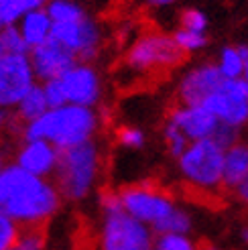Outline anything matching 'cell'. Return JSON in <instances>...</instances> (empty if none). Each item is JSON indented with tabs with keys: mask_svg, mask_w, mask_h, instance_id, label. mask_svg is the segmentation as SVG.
Masks as SVG:
<instances>
[{
	"mask_svg": "<svg viewBox=\"0 0 248 250\" xmlns=\"http://www.w3.org/2000/svg\"><path fill=\"white\" fill-rule=\"evenodd\" d=\"M61 193L47 177H37L17 163L0 169V211L21 226H37L59 209Z\"/></svg>",
	"mask_w": 248,
	"mask_h": 250,
	"instance_id": "obj_1",
	"label": "cell"
},
{
	"mask_svg": "<svg viewBox=\"0 0 248 250\" xmlns=\"http://www.w3.org/2000/svg\"><path fill=\"white\" fill-rule=\"evenodd\" d=\"M100 126V116L90 106L63 104L49 108L41 118L24 122L22 141L43 139L55 145L59 151L94 141V134Z\"/></svg>",
	"mask_w": 248,
	"mask_h": 250,
	"instance_id": "obj_2",
	"label": "cell"
},
{
	"mask_svg": "<svg viewBox=\"0 0 248 250\" xmlns=\"http://www.w3.org/2000/svg\"><path fill=\"white\" fill-rule=\"evenodd\" d=\"M100 146L94 141L61 151L55 169V185L61 197L69 202L88 197L100 175Z\"/></svg>",
	"mask_w": 248,
	"mask_h": 250,
	"instance_id": "obj_3",
	"label": "cell"
},
{
	"mask_svg": "<svg viewBox=\"0 0 248 250\" xmlns=\"http://www.w3.org/2000/svg\"><path fill=\"white\" fill-rule=\"evenodd\" d=\"M177 169L181 177L197 189H218L224 173V148L214 139L191 141L183 155L177 157Z\"/></svg>",
	"mask_w": 248,
	"mask_h": 250,
	"instance_id": "obj_4",
	"label": "cell"
},
{
	"mask_svg": "<svg viewBox=\"0 0 248 250\" xmlns=\"http://www.w3.org/2000/svg\"><path fill=\"white\" fill-rule=\"evenodd\" d=\"M102 216L100 250H155V232L145 222L124 209Z\"/></svg>",
	"mask_w": 248,
	"mask_h": 250,
	"instance_id": "obj_5",
	"label": "cell"
},
{
	"mask_svg": "<svg viewBox=\"0 0 248 250\" xmlns=\"http://www.w3.org/2000/svg\"><path fill=\"white\" fill-rule=\"evenodd\" d=\"M183 49L169 35L148 33L139 37L126 53V65L132 71H153V69H169L181 63Z\"/></svg>",
	"mask_w": 248,
	"mask_h": 250,
	"instance_id": "obj_6",
	"label": "cell"
},
{
	"mask_svg": "<svg viewBox=\"0 0 248 250\" xmlns=\"http://www.w3.org/2000/svg\"><path fill=\"white\" fill-rule=\"evenodd\" d=\"M29 53H12L0 63V108L15 110L31 87L37 85Z\"/></svg>",
	"mask_w": 248,
	"mask_h": 250,
	"instance_id": "obj_7",
	"label": "cell"
},
{
	"mask_svg": "<svg viewBox=\"0 0 248 250\" xmlns=\"http://www.w3.org/2000/svg\"><path fill=\"white\" fill-rule=\"evenodd\" d=\"M51 37L78 57V61H90L96 57L102 45V29L88 15L78 21L53 22Z\"/></svg>",
	"mask_w": 248,
	"mask_h": 250,
	"instance_id": "obj_8",
	"label": "cell"
},
{
	"mask_svg": "<svg viewBox=\"0 0 248 250\" xmlns=\"http://www.w3.org/2000/svg\"><path fill=\"white\" fill-rule=\"evenodd\" d=\"M204 106L222 124L242 128L248 124V87L244 80H224Z\"/></svg>",
	"mask_w": 248,
	"mask_h": 250,
	"instance_id": "obj_9",
	"label": "cell"
},
{
	"mask_svg": "<svg viewBox=\"0 0 248 250\" xmlns=\"http://www.w3.org/2000/svg\"><path fill=\"white\" fill-rule=\"evenodd\" d=\"M120 199H122L124 211H128L132 218L145 222L151 228L175 208V202L167 193L148 185L126 187L124 191H120Z\"/></svg>",
	"mask_w": 248,
	"mask_h": 250,
	"instance_id": "obj_10",
	"label": "cell"
},
{
	"mask_svg": "<svg viewBox=\"0 0 248 250\" xmlns=\"http://www.w3.org/2000/svg\"><path fill=\"white\" fill-rule=\"evenodd\" d=\"M67 104H78V106H90L96 108L100 104L104 85L100 73L96 71V67L90 61H76L63 76L57 78Z\"/></svg>",
	"mask_w": 248,
	"mask_h": 250,
	"instance_id": "obj_11",
	"label": "cell"
},
{
	"mask_svg": "<svg viewBox=\"0 0 248 250\" xmlns=\"http://www.w3.org/2000/svg\"><path fill=\"white\" fill-rule=\"evenodd\" d=\"M226 78L220 73L216 63H200L181 76L177 94L183 104H204Z\"/></svg>",
	"mask_w": 248,
	"mask_h": 250,
	"instance_id": "obj_12",
	"label": "cell"
},
{
	"mask_svg": "<svg viewBox=\"0 0 248 250\" xmlns=\"http://www.w3.org/2000/svg\"><path fill=\"white\" fill-rule=\"evenodd\" d=\"M33 69L37 73L39 82H49V80H57L76 63L78 57L73 55L67 47H63L59 41H55L53 37L43 45L35 47L29 51Z\"/></svg>",
	"mask_w": 248,
	"mask_h": 250,
	"instance_id": "obj_13",
	"label": "cell"
},
{
	"mask_svg": "<svg viewBox=\"0 0 248 250\" xmlns=\"http://www.w3.org/2000/svg\"><path fill=\"white\" fill-rule=\"evenodd\" d=\"M59 148L51 145L49 141L35 139V141H24L19 148L15 163L37 177H49L55 175L57 163H59Z\"/></svg>",
	"mask_w": 248,
	"mask_h": 250,
	"instance_id": "obj_14",
	"label": "cell"
},
{
	"mask_svg": "<svg viewBox=\"0 0 248 250\" xmlns=\"http://www.w3.org/2000/svg\"><path fill=\"white\" fill-rule=\"evenodd\" d=\"M169 120L177 124L189 141L212 139L216 126L220 124L218 118L204 104H181L171 112Z\"/></svg>",
	"mask_w": 248,
	"mask_h": 250,
	"instance_id": "obj_15",
	"label": "cell"
},
{
	"mask_svg": "<svg viewBox=\"0 0 248 250\" xmlns=\"http://www.w3.org/2000/svg\"><path fill=\"white\" fill-rule=\"evenodd\" d=\"M17 29L22 37L24 45L31 51V49L43 45L45 41L51 39V33H53V19L49 17L47 8H37L27 12L19 22H17Z\"/></svg>",
	"mask_w": 248,
	"mask_h": 250,
	"instance_id": "obj_16",
	"label": "cell"
},
{
	"mask_svg": "<svg viewBox=\"0 0 248 250\" xmlns=\"http://www.w3.org/2000/svg\"><path fill=\"white\" fill-rule=\"evenodd\" d=\"M248 177V143H236L224 151V173L222 185L228 189H238V185Z\"/></svg>",
	"mask_w": 248,
	"mask_h": 250,
	"instance_id": "obj_17",
	"label": "cell"
},
{
	"mask_svg": "<svg viewBox=\"0 0 248 250\" xmlns=\"http://www.w3.org/2000/svg\"><path fill=\"white\" fill-rule=\"evenodd\" d=\"M248 61V47L244 45H226L220 49L216 65L226 80H242Z\"/></svg>",
	"mask_w": 248,
	"mask_h": 250,
	"instance_id": "obj_18",
	"label": "cell"
},
{
	"mask_svg": "<svg viewBox=\"0 0 248 250\" xmlns=\"http://www.w3.org/2000/svg\"><path fill=\"white\" fill-rule=\"evenodd\" d=\"M49 108H51V106H49V100L45 96L43 83H37L35 87H31V90L24 94V98L21 100L15 110H17V116L22 122H31V120L41 118Z\"/></svg>",
	"mask_w": 248,
	"mask_h": 250,
	"instance_id": "obj_19",
	"label": "cell"
},
{
	"mask_svg": "<svg viewBox=\"0 0 248 250\" xmlns=\"http://www.w3.org/2000/svg\"><path fill=\"white\" fill-rule=\"evenodd\" d=\"M49 0H0V29L15 24L31 10L45 8Z\"/></svg>",
	"mask_w": 248,
	"mask_h": 250,
	"instance_id": "obj_20",
	"label": "cell"
},
{
	"mask_svg": "<svg viewBox=\"0 0 248 250\" xmlns=\"http://www.w3.org/2000/svg\"><path fill=\"white\" fill-rule=\"evenodd\" d=\"M191 228H193L191 214L187 209L175 206L159 224H155L153 232L155 234H189Z\"/></svg>",
	"mask_w": 248,
	"mask_h": 250,
	"instance_id": "obj_21",
	"label": "cell"
},
{
	"mask_svg": "<svg viewBox=\"0 0 248 250\" xmlns=\"http://www.w3.org/2000/svg\"><path fill=\"white\" fill-rule=\"evenodd\" d=\"M49 17L53 22H67V21H78L85 17V10L76 2V0H49L45 4Z\"/></svg>",
	"mask_w": 248,
	"mask_h": 250,
	"instance_id": "obj_22",
	"label": "cell"
},
{
	"mask_svg": "<svg viewBox=\"0 0 248 250\" xmlns=\"http://www.w3.org/2000/svg\"><path fill=\"white\" fill-rule=\"evenodd\" d=\"M12 53H29L27 45H24L22 37L15 27H2L0 29V63Z\"/></svg>",
	"mask_w": 248,
	"mask_h": 250,
	"instance_id": "obj_23",
	"label": "cell"
},
{
	"mask_svg": "<svg viewBox=\"0 0 248 250\" xmlns=\"http://www.w3.org/2000/svg\"><path fill=\"white\" fill-rule=\"evenodd\" d=\"M163 141H165V146H167V151L171 157H181L183 151L189 146V139L181 132V128L177 126V124H173L169 118L165 122V126H163Z\"/></svg>",
	"mask_w": 248,
	"mask_h": 250,
	"instance_id": "obj_24",
	"label": "cell"
},
{
	"mask_svg": "<svg viewBox=\"0 0 248 250\" xmlns=\"http://www.w3.org/2000/svg\"><path fill=\"white\" fill-rule=\"evenodd\" d=\"M155 250H197L189 234H157Z\"/></svg>",
	"mask_w": 248,
	"mask_h": 250,
	"instance_id": "obj_25",
	"label": "cell"
},
{
	"mask_svg": "<svg viewBox=\"0 0 248 250\" xmlns=\"http://www.w3.org/2000/svg\"><path fill=\"white\" fill-rule=\"evenodd\" d=\"M173 39L177 41V45L183 49V53H195L202 51V49L207 45V37L206 33H197V31H189V29H179Z\"/></svg>",
	"mask_w": 248,
	"mask_h": 250,
	"instance_id": "obj_26",
	"label": "cell"
},
{
	"mask_svg": "<svg viewBox=\"0 0 248 250\" xmlns=\"http://www.w3.org/2000/svg\"><path fill=\"white\" fill-rule=\"evenodd\" d=\"M21 224L12 220L8 214L0 211V250H8L21 236Z\"/></svg>",
	"mask_w": 248,
	"mask_h": 250,
	"instance_id": "obj_27",
	"label": "cell"
},
{
	"mask_svg": "<svg viewBox=\"0 0 248 250\" xmlns=\"http://www.w3.org/2000/svg\"><path fill=\"white\" fill-rule=\"evenodd\" d=\"M118 143L124 148H130V151H139V148L145 146L146 143V134L136 128V126H122L118 130Z\"/></svg>",
	"mask_w": 248,
	"mask_h": 250,
	"instance_id": "obj_28",
	"label": "cell"
},
{
	"mask_svg": "<svg viewBox=\"0 0 248 250\" xmlns=\"http://www.w3.org/2000/svg\"><path fill=\"white\" fill-rule=\"evenodd\" d=\"M181 27L189 31H197V33H206L209 27V21L206 17V12L197 8H187L181 12Z\"/></svg>",
	"mask_w": 248,
	"mask_h": 250,
	"instance_id": "obj_29",
	"label": "cell"
},
{
	"mask_svg": "<svg viewBox=\"0 0 248 250\" xmlns=\"http://www.w3.org/2000/svg\"><path fill=\"white\" fill-rule=\"evenodd\" d=\"M212 139L226 151V148H230L232 145L240 143V128L220 122L218 126H216V130H214V134H212Z\"/></svg>",
	"mask_w": 248,
	"mask_h": 250,
	"instance_id": "obj_30",
	"label": "cell"
},
{
	"mask_svg": "<svg viewBox=\"0 0 248 250\" xmlns=\"http://www.w3.org/2000/svg\"><path fill=\"white\" fill-rule=\"evenodd\" d=\"M41 83H43L45 96H47L49 106H51V108H57V106L67 104L65 94H63V87H61L59 80H49V82H41Z\"/></svg>",
	"mask_w": 248,
	"mask_h": 250,
	"instance_id": "obj_31",
	"label": "cell"
},
{
	"mask_svg": "<svg viewBox=\"0 0 248 250\" xmlns=\"http://www.w3.org/2000/svg\"><path fill=\"white\" fill-rule=\"evenodd\" d=\"M8 250H43V238H41V234H37L35 230L24 232L19 236V240Z\"/></svg>",
	"mask_w": 248,
	"mask_h": 250,
	"instance_id": "obj_32",
	"label": "cell"
},
{
	"mask_svg": "<svg viewBox=\"0 0 248 250\" xmlns=\"http://www.w3.org/2000/svg\"><path fill=\"white\" fill-rule=\"evenodd\" d=\"M100 209H102V214H112V211L124 209V208H122L120 193H116V191H106V193H102V197H100Z\"/></svg>",
	"mask_w": 248,
	"mask_h": 250,
	"instance_id": "obj_33",
	"label": "cell"
},
{
	"mask_svg": "<svg viewBox=\"0 0 248 250\" xmlns=\"http://www.w3.org/2000/svg\"><path fill=\"white\" fill-rule=\"evenodd\" d=\"M236 195L240 197V202L248 204V177L238 185V189H236Z\"/></svg>",
	"mask_w": 248,
	"mask_h": 250,
	"instance_id": "obj_34",
	"label": "cell"
},
{
	"mask_svg": "<svg viewBox=\"0 0 248 250\" xmlns=\"http://www.w3.org/2000/svg\"><path fill=\"white\" fill-rule=\"evenodd\" d=\"M12 116H10V110L8 108H0V130H4L8 124H10Z\"/></svg>",
	"mask_w": 248,
	"mask_h": 250,
	"instance_id": "obj_35",
	"label": "cell"
},
{
	"mask_svg": "<svg viewBox=\"0 0 248 250\" xmlns=\"http://www.w3.org/2000/svg\"><path fill=\"white\" fill-rule=\"evenodd\" d=\"M151 6H155V8H167V6H171L175 0H146Z\"/></svg>",
	"mask_w": 248,
	"mask_h": 250,
	"instance_id": "obj_36",
	"label": "cell"
},
{
	"mask_svg": "<svg viewBox=\"0 0 248 250\" xmlns=\"http://www.w3.org/2000/svg\"><path fill=\"white\" fill-rule=\"evenodd\" d=\"M240 238H242V242H248V226L240 230Z\"/></svg>",
	"mask_w": 248,
	"mask_h": 250,
	"instance_id": "obj_37",
	"label": "cell"
},
{
	"mask_svg": "<svg viewBox=\"0 0 248 250\" xmlns=\"http://www.w3.org/2000/svg\"><path fill=\"white\" fill-rule=\"evenodd\" d=\"M242 80H244V83H246V87H248V61H246V69H244V76H242Z\"/></svg>",
	"mask_w": 248,
	"mask_h": 250,
	"instance_id": "obj_38",
	"label": "cell"
},
{
	"mask_svg": "<svg viewBox=\"0 0 248 250\" xmlns=\"http://www.w3.org/2000/svg\"><path fill=\"white\" fill-rule=\"evenodd\" d=\"M4 167V163H2V155H0V169H2Z\"/></svg>",
	"mask_w": 248,
	"mask_h": 250,
	"instance_id": "obj_39",
	"label": "cell"
},
{
	"mask_svg": "<svg viewBox=\"0 0 248 250\" xmlns=\"http://www.w3.org/2000/svg\"><path fill=\"white\" fill-rule=\"evenodd\" d=\"M209 250H214V248H209Z\"/></svg>",
	"mask_w": 248,
	"mask_h": 250,
	"instance_id": "obj_40",
	"label": "cell"
}]
</instances>
